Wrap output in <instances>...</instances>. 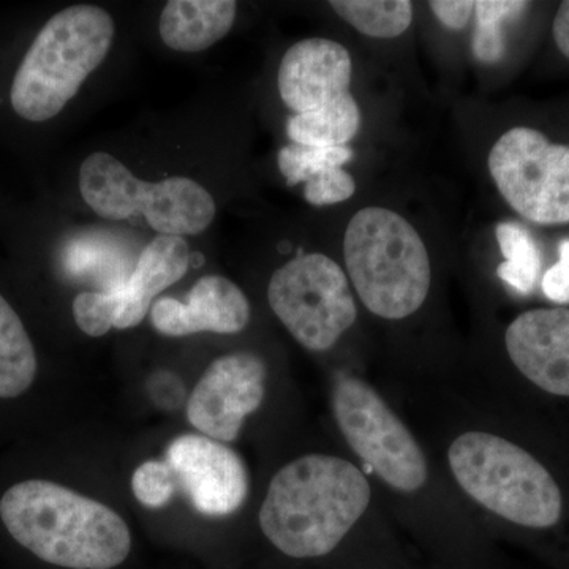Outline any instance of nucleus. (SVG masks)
Wrapping results in <instances>:
<instances>
[{"label":"nucleus","instance_id":"10","mask_svg":"<svg viewBox=\"0 0 569 569\" xmlns=\"http://www.w3.org/2000/svg\"><path fill=\"white\" fill-rule=\"evenodd\" d=\"M190 268V249L178 236H157L138 258L132 274L103 291L74 298L73 317L84 335L102 337L110 329H130L148 316L153 298L179 282Z\"/></svg>","mask_w":569,"mask_h":569},{"label":"nucleus","instance_id":"9","mask_svg":"<svg viewBox=\"0 0 569 569\" xmlns=\"http://www.w3.org/2000/svg\"><path fill=\"white\" fill-rule=\"evenodd\" d=\"M498 192L519 216L537 224L569 223V146L538 130L516 127L489 153Z\"/></svg>","mask_w":569,"mask_h":569},{"label":"nucleus","instance_id":"20","mask_svg":"<svg viewBox=\"0 0 569 569\" xmlns=\"http://www.w3.org/2000/svg\"><path fill=\"white\" fill-rule=\"evenodd\" d=\"M497 241L503 263L497 274L520 295H530L541 271V254L529 230L522 224L501 222L497 224Z\"/></svg>","mask_w":569,"mask_h":569},{"label":"nucleus","instance_id":"17","mask_svg":"<svg viewBox=\"0 0 569 569\" xmlns=\"http://www.w3.org/2000/svg\"><path fill=\"white\" fill-rule=\"evenodd\" d=\"M37 355L13 307L0 295V399H14L32 387Z\"/></svg>","mask_w":569,"mask_h":569},{"label":"nucleus","instance_id":"25","mask_svg":"<svg viewBox=\"0 0 569 569\" xmlns=\"http://www.w3.org/2000/svg\"><path fill=\"white\" fill-rule=\"evenodd\" d=\"M542 291L557 305H569V239L559 244V261L542 277Z\"/></svg>","mask_w":569,"mask_h":569},{"label":"nucleus","instance_id":"3","mask_svg":"<svg viewBox=\"0 0 569 569\" xmlns=\"http://www.w3.org/2000/svg\"><path fill=\"white\" fill-rule=\"evenodd\" d=\"M114 31L110 13L100 7L74 6L54 14L41 28L11 82L14 112L31 122L56 118L104 61Z\"/></svg>","mask_w":569,"mask_h":569},{"label":"nucleus","instance_id":"6","mask_svg":"<svg viewBox=\"0 0 569 569\" xmlns=\"http://www.w3.org/2000/svg\"><path fill=\"white\" fill-rule=\"evenodd\" d=\"M82 200L107 220L141 213L163 236L203 233L216 217V201L201 183L174 176L144 182L107 152L91 153L80 168Z\"/></svg>","mask_w":569,"mask_h":569},{"label":"nucleus","instance_id":"7","mask_svg":"<svg viewBox=\"0 0 569 569\" xmlns=\"http://www.w3.org/2000/svg\"><path fill=\"white\" fill-rule=\"evenodd\" d=\"M268 301L288 332L312 351L335 347L358 318L346 272L321 253L301 254L277 269Z\"/></svg>","mask_w":569,"mask_h":569},{"label":"nucleus","instance_id":"18","mask_svg":"<svg viewBox=\"0 0 569 569\" xmlns=\"http://www.w3.org/2000/svg\"><path fill=\"white\" fill-rule=\"evenodd\" d=\"M361 127V111L355 97L326 110L295 114L288 119L287 133L295 144L312 148L347 146Z\"/></svg>","mask_w":569,"mask_h":569},{"label":"nucleus","instance_id":"23","mask_svg":"<svg viewBox=\"0 0 569 569\" xmlns=\"http://www.w3.org/2000/svg\"><path fill=\"white\" fill-rule=\"evenodd\" d=\"M179 489L174 471L164 460H148L134 470L133 496L146 508H163Z\"/></svg>","mask_w":569,"mask_h":569},{"label":"nucleus","instance_id":"12","mask_svg":"<svg viewBox=\"0 0 569 569\" xmlns=\"http://www.w3.org/2000/svg\"><path fill=\"white\" fill-rule=\"evenodd\" d=\"M164 459L200 515L224 518L244 505L249 471L241 456L222 441L203 433H186L171 441Z\"/></svg>","mask_w":569,"mask_h":569},{"label":"nucleus","instance_id":"14","mask_svg":"<svg viewBox=\"0 0 569 569\" xmlns=\"http://www.w3.org/2000/svg\"><path fill=\"white\" fill-rule=\"evenodd\" d=\"M512 365L549 395L569 397V309H535L508 326Z\"/></svg>","mask_w":569,"mask_h":569},{"label":"nucleus","instance_id":"27","mask_svg":"<svg viewBox=\"0 0 569 569\" xmlns=\"http://www.w3.org/2000/svg\"><path fill=\"white\" fill-rule=\"evenodd\" d=\"M429 7L437 20L451 31L466 29L475 13V2L471 0H433Z\"/></svg>","mask_w":569,"mask_h":569},{"label":"nucleus","instance_id":"28","mask_svg":"<svg viewBox=\"0 0 569 569\" xmlns=\"http://www.w3.org/2000/svg\"><path fill=\"white\" fill-rule=\"evenodd\" d=\"M552 36L561 54L569 59V0L560 3L553 18Z\"/></svg>","mask_w":569,"mask_h":569},{"label":"nucleus","instance_id":"26","mask_svg":"<svg viewBox=\"0 0 569 569\" xmlns=\"http://www.w3.org/2000/svg\"><path fill=\"white\" fill-rule=\"evenodd\" d=\"M148 391L153 403L162 410H176L182 406L183 399H186V388H183L181 378L167 372V370L153 373L149 378Z\"/></svg>","mask_w":569,"mask_h":569},{"label":"nucleus","instance_id":"2","mask_svg":"<svg viewBox=\"0 0 569 569\" xmlns=\"http://www.w3.org/2000/svg\"><path fill=\"white\" fill-rule=\"evenodd\" d=\"M0 519L22 548L56 567L111 569L132 549L118 512L44 479L11 486L0 500Z\"/></svg>","mask_w":569,"mask_h":569},{"label":"nucleus","instance_id":"19","mask_svg":"<svg viewBox=\"0 0 569 569\" xmlns=\"http://www.w3.org/2000/svg\"><path fill=\"white\" fill-rule=\"evenodd\" d=\"M331 9L356 31L373 39H396L413 21L408 0H332Z\"/></svg>","mask_w":569,"mask_h":569},{"label":"nucleus","instance_id":"11","mask_svg":"<svg viewBox=\"0 0 569 569\" xmlns=\"http://www.w3.org/2000/svg\"><path fill=\"white\" fill-rule=\"evenodd\" d=\"M268 369L257 355L231 353L216 359L187 400V419L203 436L233 441L244 419L263 403Z\"/></svg>","mask_w":569,"mask_h":569},{"label":"nucleus","instance_id":"8","mask_svg":"<svg viewBox=\"0 0 569 569\" xmlns=\"http://www.w3.org/2000/svg\"><path fill=\"white\" fill-rule=\"evenodd\" d=\"M332 408L347 443L372 473L400 492H417L426 485L425 452L376 389L359 378L339 376Z\"/></svg>","mask_w":569,"mask_h":569},{"label":"nucleus","instance_id":"15","mask_svg":"<svg viewBox=\"0 0 569 569\" xmlns=\"http://www.w3.org/2000/svg\"><path fill=\"white\" fill-rule=\"evenodd\" d=\"M250 320V305L238 284L222 276H204L193 284L187 302L173 298L157 301L151 321L163 336L183 337L198 332L238 335Z\"/></svg>","mask_w":569,"mask_h":569},{"label":"nucleus","instance_id":"1","mask_svg":"<svg viewBox=\"0 0 569 569\" xmlns=\"http://www.w3.org/2000/svg\"><path fill=\"white\" fill-rule=\"evenodd\" d=\"M369 503L370 486L358 467L335 456L309 455L272 478L260 527L284 556L316 559L340 545Z\"/></svg>","mask_w":569,"mask_h":569},{"label":"nucleus","instance_id":"13","mask_svg":"<svg viewBox=\"0 0 569 569\" xmlns=\"http://www.w3.org/2000/svg\"><path fill=\"white\" fill-rule=\"evenodd\" d=\"M353 62L343 44L328 39L298 41L284 52L277 86L296 114L326 110L351 99Z\"/></svg>","mask_w":569,"mask_h":569},{"label":"nucleus","instance_id":"4","mask_svg":"<svg viewBox=\"0 0 569 569\" xmlns=\"http://www.w3.org/2000/svg\"><path fill=\"white\" fill-rule=\"evenodd\" d=\"M351 282L362 305L387 320L413 316L430 290V258L413 224L387 208L355 213L343 239Z\"/></svg>","mask_w":569,"mask_h":569},{"label":"nucleus","instance_id":"16","mask_svg":"<svg viewBox=\"0 0 569 569\" xmlns=\"http://www.w3.org/2000/svg\"><path fill=\"white\" fill-rule=\"evenodd\" d=\"M236 14L234 0H170L160 17V37L171 50L201 52L228 36Z\"/></svg>","mask_w":569,"mask_h":569},{"label":"nucleus","instance_id":"21","mask_svg":"<svg viewBox=\"0 0 569 569\" xmlns=\"http://www.w3.org/2000/svg\"><path fill=\"white\" fill-rule=\"evenodd\" d=\"M529 2L519 0H479L475 2L477 29L473 36L475 58L482 63H497L507 52L503 24L516 20L529 9Z\"/></svg>","mask_w":569,"mask_h":569},{"label":"nucleus","instance_id":"5","mask_svg":"<svg viewBox=\"0 0 569 569\" xmlns=\"http://www.w3.org/2000/svg\"><path fill=\"white\" fill-rule=\"evenodd\" d=\"M448 460L460 488L493 515L529 529L559 522V485L518 445L492 433L468 432L452 441Z\"/></svg>","mask_w":569,"mask_h":569},{"label":"nucleus","instance_id":"22","mask_svg":"<svg viewBox=\"0 0 569 569\" xmlns=\"http://www.w3.org/2000/svg\"><path fill=\"white\" fill-rule=\"evenodd\" d=\"M353 157V149L348 146L312 148V146L291 144L280 149L277 163L288 186L293 187L310 181L313 176L331 168H343V164L351 162Z\"/></svg>","mask_w":569,"mask_h":569},{"label":"nucleus","instance_id":"24","mask_svg":"<svg viewBox=\"0 0 569 569\" xmlns=\"http://www.w3.org/2000/svg\"><path fill=\"white\" fill-rule=\"evenodd\" d=\"M355 192L353 176L343 168H331L306 182L305 198L312 206H329L350 200Z\"/></svg>","mask_w":569,"mask_h":569}]
</instances>
